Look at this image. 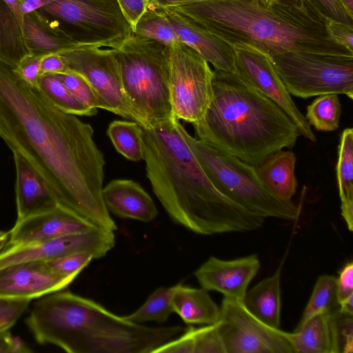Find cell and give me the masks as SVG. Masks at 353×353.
<instances>
[{
  "mask_svg": "<svg viewBox=\"0 0 353 353\" xmlns=\"http://www.w3.org/2000/svg\"><path fill=\"white\" fill-rule=\"evenodd\" d=\"M30 300L0 296V331L8 330L27 309Z\"/></svg>",
  "mask_w": 353,
  "mask_h": 353,
  "instance_id": "8d00e7d4",
  "label": "cell"
},
{
  "mask_svg": "<svg viewBox=\"0 0 353 353\" xmlns=\"http://www.w3.org/2000/svg\"><path fill=\"white\" fill-rule=\"evenodd\" d=\"M31 350L19 336L8 330L0 331V353H27Z\"/></svg>",
  "mask_w": 353,
  "mask_h": 353,
  "instance_id": "ee69618b",
  "label": "cell"
},
{
  "mask_svg": "<svg viewBox=\"0 0 353 353\" xmlns=\"http://www.w3.org/2000/svg\"><path fill=\"white\" fill-rule=\"evenodd\" d=\"M142 127L132 121L116 120L108 128L107 134L116 150L128 160H143Z\"/></svg>",
  "mask_w": 353,
  "mask_h": 353,
  "instance_id": "f546056e",
  "label": "cell"
},
{
  "mask_svg": "<svg viewBox=\"0 0 353 353\" xmlns=\"http://www.w3.org/2000/svg\"><path fill=\"white\" fill-rule=\"evenodd\" d=\"M92 259L94 256L91 254L79 252L44 262L54 272L65 276H71L78 275Z\"/></svg>",
  "mask_w": 353,
  "mask_h": 353,
  "instance_id": "d590c367",
  "label": "cell"
},
{
  "mask_svg": "<svg viewBox=\"0 0 353 353\" xmlns=\"http://www.w3.org/2000/svg\"><path fill=\"white\" fill-rule=\"evenodd\" d=\"M77 275L65 276L52 270L44 261H28L0 268V296L29 299L60 291Z\"/></svg>",
  "mask_w": 353,
  "mask_h": 353,
  "instance_id": "9a60e30c",
  "label": "cell"
},
{
  "mask_svg": "<svg viewBox=\"0 0 353 353\" xmlns=\"http://www.w3.org/2000/svg\"><path fill=\"white\" fill-rule=\"evenodd\" d=\"M326 18L353 27V14L340 0H309Z\"/></svg>",
  "mask_w": 353,
  "mask_h": 353,
  "instance_id": "f35d334b",
  "label": "cell"
},
{
  "mask_svg": "<svg viewBox=\"0 0 353 353\" xmlns=\"http://www.w3.org/2000/svg\"><path fill=\"white\" fill-rule=\"evenodd\" d=\"M336 179L341 215L350 232L353 230V129L342 132L338 146Z\"/></svg>",
  "mask_w": 353,
  "mask_h": 353,
  "instance_id": "4316f807",
  "label": "cell"
},
{
  "mask_svg": "<svg viewBox=\"0 0 353 353\" xmlns=\"http://www.w3.org/2000/svg\"><path fill=\"white\" fill-rule=\"evenodd\" d=\"M152 353H225L216 324L189 326L178 338L155 348Z\"/></svg>",
  "mask_w": 353,
  "mask_h": 353,
  "instance_id": "484cf974",
  "label": "cell"
},
{
  "mask_svg": "<svg viewBox=\"0 0 353 353\" xmlns=\"http://www.w3.org/2000/svg\"><path fill=\"white\" fill-rule=\"evenodd\" d=\"M37 89L59 110L76 116H94L98 109L90 108L79 101L64 85L60 74H43Z\"/></svg>",
  "mask_w": 353,
  "mask_h": 353,
  "instance_id": "f1b7e54d",
  "label": "cell"
},
{
  "mask_svg": "<svg viewBox=\"0 0 353 353\" xmlns=\"http://www.w3.org/2000/svg\"><path fill=\"white\" fill-rule=\"evenodd\" d=\"M337 310L339 303L336 296V277L329 274L321 275L316 280L297 327L320 312Z\"/></svg>",
  "mask_w": 353,
  "mask_h": 353,
  "instance_id": "d6a6232c",
  "label": "cell"
},
{
  "mask_svg": "<svg viewBox=\"0 0 353 353\" xmlns=\"http://www.w3.org/2000/svg\"><path fill=\"white\" fill-rule=\"evenodd\" d=\"M197 139L256 166L300 134L291 118L237 74L214 70L212 95L203 116L192 124Z\"/></svg>",
  "mask_w": 353,
  "mask_h": 353,
  "instance_id": "277c9868",
  "label": "cell"
},
{
  "mask_svg": "<svg viewBox=\"0 0 353 353\" xmlns=\"http://www.w3.org/2000/svg\"><path fill=\"white\" fill-rule=\"evenodd\" d=\"M58 54L65 59L70 70L82 75L90 83L103 110L139 124L124 93L114 49L83 47Z\"/></svg>",
  "mask_w": 353,
  "mask_h": 353,
  "instance_id": "7c38bea8",
  "label": "cell"
},
{
  "mask_svg": "<svg viewBox=\"0 0 353 353\" xmlns=\"http://www.w3.org/2000/svg\"><path fill=\"white\" fill-rule=\"evenodd\" d=\"M339 312L346 315H353V296L339 303Z\"/></svg>",
  "mask_w": 353,
  "mask_h": 353,
  "instance_id": "c3c4849f",
  "label": "cell"
},
{
  "mask_svg": "<svg viewBox=\"0 0 353 353\" xmlns=\"http://www.w3.org/2000/svg\"><path fill=\"white\" fill-rule=\"evenodd\" d=\"M9 239V232H7L1 239H0V253L5 249L7 245V243Z\"/></svg>",
  "mask_w": 353,
  "mask_h": 353,
  "instance_id": "816d5d0a",
  "label": "cell"
},
{
  "mask_svg": "<svg viewBox=\"0 0 353 353\" xmlns=\"http://www.w3.org/2000/svg\"><path fill=\"white\" fill-rule=\"evenodd\" d=\"M119 8L132 30L147 10L148 0H117Z\"/></svg>",
  "mask_w": 353,
  "mask_h": 353,
  "instance_id": "b9f144b4",
  "label": "cell"
},
{
  "mask_svg": "<svg viewBox=\"0 0 353 353\" xmlns=\"http://www.w3.org/2000/svg\"><path fill=\"white\" fill-rule=\"evenodd\" d=\"M114 50L125 97L142 128L175 119L169 86L170 46L133 33Z\"/></svg>",
  "mask_w": 353,
  "mask_h": 353,
  "instance_id": "8992f818",
  "label": "cell"
},
{
  "mask_svg": "<svg viewBox=\"0 0 353 353\" xmlns=\"http://www.w3.org/2000/svg\"><path fill=\"white\" fill-rule=\"evenodd\" d=\"M184 138L215 188L246 210L263 218L298 220L301 208L273 194L261 181L254 165L191 136Z\"/></svg>",
  "mask_w": 353,
  "mask_h": 353,
  "instance_id": "52a82bcc",
  "label": "cell"
},
{
  "mask_svg": "<svg viewBox=\"0 0 353 353\" xmlns=\"http://www.w3.org/2000/svg\"><path fill=\"white\" fill-rule=\"evenodd\" d=\"M37 11L75 41L117 48L133 34L117 0H56Z\"/></svg>",
  "mask_w": 353,
  "mask_h": 353,
  "instance_id": "ba28073f",
  "label": "cell"
},
{
  "mask_svg": "<svg viewBox=\"0 0 353 353\" xmlns=\"http://www.w3.org/2000/svg\"><path fill=\"white\" fill-rule=\"evenodd\" d=\"M353 296V263H347L336 277V296L339 305Z\"/></svg>",
  "mask_w": 353,
  "mask_h": 353,
  "instance_id": "60d3db41",
  "label": "cell"
},
{
  "mask_svg": "<svg viewBox=\"0 0 353 353\" xmlns=\"http://www.w3.org/2000/svg\"><path fill=\"white\" fill-rule=\"evenodd\" d=\"M0 137L32 165L59 205L117 230L102 197L105 161L92 127L57 108L1 62Z\"/></svg>",
  "mask_w": 353,
  "mask_h": 353,
  "instance_id": "6da1fadb",
  "label": "cell"
},
{
  "mask_svg": "<svg viewBox=\"0 0 353 353\" xmlns=\"http://www.w3.org/2000/svg\"><path fill=\"white\" fill-rule=\"evenodd\" d=\"M260 265L256 254L232 260L210 256L194 272V276L201 287L208 291H216L225 298L243 301Z\"/></svg>",
  "mask_w": 353,
  "mask_h": 353,
  "instance_id": "2e32d148",
  "label": "cell"
},
{
  "mask_svg": "<svg viewBox=\"0 0 353 353\" xmlns=\"http://www.w3.org/2000/svg\"><path fill=\"white\" fill-rule=\"evenodd\" d=\"M102 197L108 210L121 218L150 222L158 215L150 194L130 179L110 181L103 187Z\"/></svg>",
  "mask_w": 353,
  "mask_h": 353,
  "instance_id": "44dd1931",
  "label": "cell"
},
{
  "mask_svg": "<svg viewBox=\"0 0 353 353\" xmlns=\"http://www.w3.org/2000/svg\"><path fill=\"white\" fill-rule=\"evenodd\" d=\"M271 59L287 90L294 97L336 94L353 99V57L287 52Z\"/></svg>",
  "mask_w": 353,
  "mask_h": 353,
  "instance_id": "9c48e42d",
  "label": "cell"
},
{
  "mask_svg": "<svg viewBox=\"0 0 353 353\" xmlns=\"http://www.w3.org/2000/svg\"><path fill=\"white\" fill-rule=\"evenodd\" d=\"M265 1H268V2H270V1H274V0H265Z\"/></svg>",
  "mask_w": 353,
  "mask_h": 353,
  "instance_id": "db71d44e",
  "label": "cell"
},
{
  "mask_svg": "<svg viewBox=\"0 0 353 353\" xmlns=\"http://www.w3.org/2000/svg\"><path fill=\"white\" fill-rule=\"evenodd\" d=\"M70 70L65 59L58 53L45 55L41 63V74H65Z\"/></svg>",
  "mask_w": 353,
  "mask_h": 353,
  "instance_id": "f6af8a7d",
  "label": "cell"
},
{
  "mask_svg": "<svg viewBox=\"0 0 353 353\" xmlns=\"http://www.w3.org/2000/svg\"><path fill=\"white\" fill-rule=\"evenodd\" d=\"M7 232L0 231V239Z\"/></svg>",
  "mask_w": 353,
  "mask_h": 353,
  "instance_id": "f5cc1de1",
  "label": "cell"
},
{
  "mask_svg": "<svg viewBox=\"0 0 353 353\" xmlns=\"http://www.w3.org/2000/svg\"><path fill=\"white\" fill-rule=\"evenodd\" d=\"M214 70L182 41L170 46L169 86L174 118L194 124L203 116L212 95Z\"/></svg>",
  "mask_w": 353,
  "mask_h": 353,
  "instance_id": "30bf717a",
  "label": "cell"
},
{
  "mask_svg": "<svg viewBox=\"0 0 353 353\" xmlns=\"http://www.w3.org/2000/svg\"><path fill=\"white\" fill-rule=\"evenodd\" d=\"M345 8L353 14V0H340Z\"/></svg>",
  "mask_w": 353,
  "mask_h": 353,
  "instance_id": "f907efd6",
  "label": "cell"
},
{
  "mask_svg": "<svg viewBox=\"0 0 353 353\" xmlns=\"http://www.w3.org/2000/svg\"><path fill=\"white\" fill-rule=\"evenodd\" d=\"M176 288V285L157 288L140 307L123 317L136 323L148 321H156L159 323L165 322L174 312L172 299Z\"/></svg>",
  "mask_w": 353,
  "mask_h": 353,
  "instance_id": "4dcf8cb0",
  "label": "cell"
},
{
  "mask_svg": "<svg viewBox=\"0 0 353 353\" xmlns=\"http://www.w3.org/2000/svg\"><path fill=\"white\" fill-rule=\"evenodd\" d=\"M115 243L114 231L101 227L57 238L15 245L0 253V268L18 263L47 261L64 255L86 252L94 259L104 256Z\"/></svg>",
  "mask_w": 353,
  "mask_h": 353,
  "instance_id": "5bb4252c",
  "label": "cell"
},
{
  "mask_svg": "<svg viewBox=\"0 0 353 353\" xmlns=\"http://www.w3.org/2000/svg\"><path fill=\"white\" fill-rule=\"evenodd\" d=\"M43 55L30 54L23 59L17 67L12 68L14 73L28 85L37 88L41 74Z\"/></svg>",
  "mask_w": 353,
  "mask_h": 353,
  "instance_id": "74e56055",
  "label": "cell"
},
{
  "mask_svg": "<svg viewBox=\"0 0 353 353\" xmlns=\"http://www.w3.org/2000/svg\"><path fill=\"white\" fill-rule=\"evenodd\" d=\"M339 310L320 312L296 327L288 336L294 353H341Z\"/></svg>",
  "mask_w": 353,
  "mask_h": 353,
  "instance_id": "ffe728a7",
  "label": "cell"
},
{
  "mask_svg": "<svg viewBox=\"0 0 353 353\" xmlns=\"http://www.w3.org/2000/svg\"><path fill=\"white\" fill-rule=\"evenodd\" d=\"M30 54L21 23L8 4L0 0V62L13 69Z\"/></svg>",
  "mask_w": 353,
  "mask_h": 353,
  "instance_id": "83f0119b",
  "label": "cell"
},
{
  "mask_svg": "<svg viewBox=\"0 0 353 353\" xmlns=\"http://www.w3.org/2000/svg\"><path fill=\"white\" fill-rule=\"evenodd\" d=\"M13 10L18 19L22 24L23 14L21 9L19 0H3Z\"/></svg>",
  "mask_w": 353,
  "mask_h": 353,
  "instance_id": "681fc988",
  "label": "cell"
},
{
  "mask_svg": "<svg viewBox=\"0 0 353 353\" xmlns=\"http://www.w3.org/2000/svg\"><path fill=\"white\" fill-rule=\"evenodd\" d=\"M326 30L331 39L353 52V27L327 19Z\"/></svg>",
  "mask_w": 353,
  "mask_h": 353,
  "instance_id": "ab89813d",
  "label": "cell"
},
{
  "mask_svg": "<svg viewBox=\"0 0 353 353\" xmlns=\"http://www.w3.org/2000/svg\"><path fill=\"white\" fill-rule=\"evenodd\" d=\"M233 48L236 74L279 106L294 122L301 135L316 141L311 126L292 100L271 57L251 46L235 45Z\"/></svg>",
  "mask_w": 353,
  "mask_h": 353,
  "instance_id": "4fadbf2b",
  "label": "cell"
},
{
  "mask_svg": "<svg viewBox=\"0 0 353 353\" xmlns=\"http://www.w3.org/2000/svg\"><path fill=\"white\" fill-rule=\"evenodd\" d=\"M16 170L15 195L17 219L43 213L59 203L41 176L17 151H12Z\"/></svg>",
  "mask_w": 353,
  "mask_h": 353,
  "instance_id": "d6986e66",
  "label": "cell"
},
{
  "mask_svg": "<svg viewBox=\"0 0 353 353\" xmlns=\"http://www.w3.org/2000/svg\"><path fill=\"white\" fill-rule=\"evenodd\" d=\"M208 0H148L147 10H158L168 7H177Z\"/></svg>",
  "mask_w": 353,
  "mask_h": 353,
  "instance_id": "bcb514c9",
  "label": "cell"
},
{
  "mask_svg": "<svg viewBox=\"0 0 353 353\" xmlns=\"http://www.w3.org/2000/svg\"><path fill=\"white\" fill-rule=\"evenodd\" d=\"M341 105L338 94L320 95L307 105L305 119L318 131L330 132L338 129Z\"/></svg>",
  "mask_w": 353,
  "mask_h": 353,
  "instance_id": "1f68e13d",
  "label": "cell"
},
{
  "mask_svg": "<svg viewBox=\"0 0 353 353\" xmlns=\"http://www.w3.org/2000/svg\"><path fill=\"white\" fill-rule=\"evenodd\" d=\"M133 33L170 46L174 42L181 41L170 21L161 10H147L133 28Z\"/></svg>",
  "mask_w": 353,
  "mask_h": 353,
  "instance_id": "836d02e7",
  "label": "cell"
},
{
  "mask_svg": "<svg viewBox=\"0 0 353 353\" xmlns=\"http://www.w3.org/2000/svg\"><path fill=\"white\" fill-rule=\"evenodd\" d=\"M162 10L181 41L199 52L214 70L236 74L234 48L173 8Z\"/></svg>",
  "mask_w": 353,
  "mask_h": 353,
  "instance_id": "ac0fdd59",
  "label": "cell"
},
{
  "mask_svg": "<svg viewBox=\"0 0 353 353\" xmlns=\"http://www.w3.org/2000/svg\"><path fill=\"white\" fill-rule=\"evenodd\" d=\"M56 0H19L23 14L38 9Z\"/></svg>",
  "mask_w": 353,
  "mask_h": 353,
  "instance_id": "7dc6e473",
  "label": "cell"
},
{
  "mask_svg": "<svg viewBox=\"0 0 353 353\" xmlns=\"http://www.w3.org/2000/svg\"><path fill=\"white\" fill-rule=\"evenodd\" d=\"M216 324L225 353H294L289 332L265 324L242 301L224 297Z\"/></svg>",
  "mask_w": 353,
  "mask_h": 353,
  "instance_id": "8fae6325",
  "label": "cell"
},
{
  "mask_svg": "<svg viewBox=\"0 0 353 353\" xmlns=\"http://www.w3.org/2000/svg\"><path fill=\"white\" fill-rule=\"evenodd\" d=\"M26 323L39 343L69 353H152L183 331L133 323L92 300L59 291L36 301Z\"/></svg>",
  "mask_w": 353,
  "mask_h": 353,
  "instance_id": "5b68a950",
  "label": "cell"
},
{
  "mask_svg": "<svg viewBox=\"0 0 353 353\" xmlns=\"http://www.w3.org/2000/svg\"><path fill=\"white\" fill-rule=\"evenodd\" d=\"M179 120L142 132L146 176L170 218L203 235L256 230L265 218L220 192L188 146Z\"/></svg>",
  "mask_w": 353,
  "mask_h": 353,
  "instance_id": "7a4b0ae2",
  "label": "cell"
},
{
  "mask_svg": "<svg viewBox=\"0 0 353 353\" xmlns=\"http://www.w3.org/2000/svg\"><path fill=\"white\" fill-rule=\"evenodd\" d=\"M281 265L267 277L247 290L243 303L255 317L274 328L281 324Z\"/></svg>",
  "mask_w": 353,
  "mask_h": 353,
  "instance_id": "603a6c76",
  "label": "cell"
},
{
  "mask_svg": "<svg viewBox=\"0 0 353 353\" xmlns=\"http://www.w3.org/2000/svg\"><path fill=\"white\" fill-rule=\"evenodd\" d=\"M339 332L342 340V352H353V319L352 316L341 314L338 315Z\"/></svg>",
  "mask_w": 353,
  "mask_h": 353,
  "instance_id": "7bdbcfd3",
  "label": "cell"
},
{
  "mask_svg": "<svg viewBox=\"0 0 353 353\" xmlns=\"http://www.w3.org/2000/svg\"><path fill=\"white\" fill-rule=\"evenodd\" d=\"M229 45L270 57L287 52L353 57L327 34L326 18L309 0H208L171 7Z\"/></svg>",
  "mask_w": 353,
  "mask_h": 353,
  "instance_id": "3957f363",
  "label": "cell"
},
{
  "mask_svg": "<svg viewBox=\"0 0 353 353\" xmlns=\"http://www.w3.org/2000/svg\"><path fill=\"white\" fill-rule=\"evenodd\" d=\"M60 76L66 88L79 101L90 108L103 109L96 92L82 75L70 70Z\"/></svg>",
  "mask_w": 353,
  "mask_h": 353,
  "instance_id": "e575fe53",
  "label": "cell"
},
{
  "mask_svg": "<svg viewBox=\"0 0 353 353\" xmlns=\"http://www.w3.org/2000/svg\"><path fill=\"white\" fill-rule=\"evenodd\" d=\"M22 30L31 54L45 56L77 48L94 47L72 39L37 10L23 14Z\"/></svg>",
  "mask_w": 353,
  "mask_h": 353,
  "instance_id": "7402d4cb",
  "label": "cell"
},
{
  "mask_svg": "<svg viewBox=\"0 0 353 353\" xmlns=\"http://www.w3.org/2000/svg\"><path fill=\"white\" fill-rule=\"evenodd\" d=\"M296 160L292 151L279 150L255 166L257 175L273 194L281 199L292 200L297 188Z\"/></svg>",
  "mask_w": 353,
  "mask_h": 353,
  "instance_id": "cb8c5ba5",
  "label": "cell"
},
{
  "mask_svg": "<svg viewBox=\"0 0 353 353\" xmlns=\"http://www.w3.org/2000/svg\"><path fill=\"white\" fill-rule=\"evenodd\" d=\"M97 228L99 226L58 205L51 210L17 220L9 232L7 245L46 240Z\"/></svg>",
  "mask_w": 353,
  "mask_h": 353,
  "instance_id": "e0dca14e",
  "label": "cell"
},
{
  "mask_svg": "<svg viewBox=\"0 0 353 353\" xmlns=\"http://www.w3.org/2000/svg\"><path fill=\"white\" fill-rule=\"evenodd\" d=\"M172 306L174 312L187 324H213L220 316V307L208 291L201 287L195 288L176 284Z\"/></svg>",
  "mask_w": 353,
  "mask_h": 353,
  "instance_id": "d4e9b609",
  "label": "cell"
}]
</instances>
